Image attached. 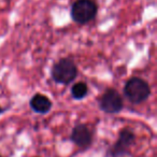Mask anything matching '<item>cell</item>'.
<instances>
[{
	"label": "cell",
	"mask_w": 157,
	"mask_h": 157,
	"mask_svg": "<svg viewBox=\"0 0 157 157\" xmlns=\"http://www.w3.org/2000/svg\"><path fill=\"white\" fill-rule=\"evenodd\" d=\"M78 76V67L70 58H60L51 68V78L57 84L68 85Z\"/></svg>",
	"instance_id": "obj_1"
},
{
	"label": "cell",
	"mask_w": 157,
	"mask_h": 157,
	"mask_svg": "<svg viewBox=\"0 0 157 157\" xmlns=\"http://www.w3.org/2000/svg\"><path fill=\"white\" fill-rule=\"evenodd\" d=\"M124 95L130 102L139 105L146 101L151 96V86L143 78L132 76L125 84Z\"/></svg>",
	"instance_id": "obj_2"
},
{
	"label": "cell",
	"mask_w": 157,
	"mask_h": 157,
	"mask_svg": "<svg viewBox=\"0 0 157 157\" xmlns=\"http://www.w3.org/2000/svg\"><path fill=\"white\" fill-rule=\"evenodd\" d=\"M97 6L93 0H76L71 8V17L76 24L84 25L96 17Z\"/></svg>",
	"instance_id": "obj_3"
},
{
	"label": "cell",
	"mask_w": 157,
	"mask_h": 157,
	"mask_svg": "<svg viewBox=\"0 0 157 157\" xmlns=\"http://www.w3.org/2000/svg\"><path fill=\"white\" fill-rule=\"evenodd\" d=\"M136 140L135 132L130 128H123L118 133L115 143L108 151L109 157H126L130 155V147Z\"/></svg>",
	"instance_id": "obj_4"
},
{
	"label": "cell",
	"mask_w": 157,
	"mask_h": 157,
	"mask_svg": "<svg viewBox=\"0 0 157 157\" xmlns=\"http://www.w3.org/2000/svg\"><path fill=\"white\" fill-rule=\"evenodd\" d=\"M99 108L108 114L120 113L124 108L122 95L115 88H108L99 99Z\"/></svg>",
	"instance_id": "obj_5"
},
{
	"label": "cell",
	"mask_w": 157,
	"mask_h": 157,
	"mask_svg": "<svg viewBox=\"0 0 157 157\" xmlns=\"http://www.w3.org/2000/svg\"><path fill=\"white\" fill-rule=\"evenodd\" d=\"M70 140L82 150L88 148L93 143V132L85 124H76L70 135Z\"/></svg>",
	"instance_id": "obj_6"
},
{
	"label": "cell",
	"mask_w": 157,
	"mask_h": 157,
	"mask_svg": "<svg viewBox=\"0 0 157 157\" xmlns=\"http://www.w3.org/2000/svg\"><path fill=\"white\" fill-rule=\"evenodd\" d=\"M29 105H30L31 110L36 113L46 114L52 109V101L45 95L35 94L29 101Z\"/></svg>",
	"instance_id": "obj_7"
},
{
	"label": "cell",
	"mask_w": 157,
	"mask_h": 157,
	"mask_svg": "<svg viewBox=\"0 0 157 157\" xmlns=\"http://www.w3.org/2000/svg\"><path fill=\"white\" fill-rule=\"evenodd\" d=\"M88 94V86L84 82H78L71 87V96L75 100H82Z\"/></svg>",
	"instance_id": "obj_8"
},
{
	"label": "cell",
	"mask_w": 157,
	"mask_h": 157,
	"mask_svg": "<svg viewBox=\"0 0 157 157\" xmlns=\"http://www.w3.org/2000/svg\"><path fill=\"white\" fill-rule=\"evenodd\" d=\"M6 111V109H3V108H1V107H0V114H1V113H3V112H5Z\"/></svg>",
	"instance_id": "obj_9"
},
{
	"label": "cell",
	"mask_w": 157,
	"mask_h": 157,
	"mask_svg": "<svg viewBox=\"0 0 157 157\" xmlns=\"http://www.w3.org/2000/svg\"><path fill=\"white\" fill-rule=\"evenodd\" d=\"M0 157H5V156H1V155H0Z\"/></svg>",
	"instance_id": "obj_10"
}]
</instances>
